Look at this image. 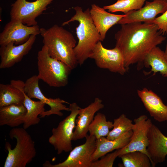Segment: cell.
Instances as JSON below:
<instances>
[{
    "instance_id": "cell-17",
    "label": "cell",
    "mask_w": 167,
    "mask_h": 167,
    "mask_svg": "<svg viewBox=\"0 0 167 167\" xmlns=\"http://www.w3.org/2000/svg\"><path fill=\"white\" fill-rule=\"evenodd\" d=\"M137 93L151 117L159 122H167V105L156 93L146 88L138 90Z\"/></svg>"
},
{
    "instance_id": "cell-16",
    "label": "cell",
    "mask_w": 167,
    "mask_h": 167,
    "mask_svg": "<svg viewBox=\"0 0 167 167\" xmlns=\"http://www.w3.org/2000/svg\"><path fill=\"white\" fill-rule=\"evenodd\" d=\"M104 107L102 100L96 97L86 107L80 108L75 119L72 140H77L86 137L89 126L94 119L95 113Z\"/></svg>"
},
{
    "instance_id": "cell-14",
    "label": "cell",
    "mask_w": 167,
    "mask_h": 167,
    "mask_svg": "<svg viewBox=\"0 0 167 167\" xmlns=\"http://www.w3.org/2000/svg\"><path fill=\"white\" fill-rule=\"evenodd\" d=\"M36 36L31 35L24 43L15 45L13 43L1 46L0 48L1 62L0 68L4 69L11 67L21 61L32 48Z\"/></svg>"
},
{
    "instance_id": "cell-15",
    "label": "cell",
    "mask_w": 167,
    "mask_h": 167,
    "mask_svg": "<svg viewBox=\"0 0 167 167\" xmlns=\"http://www.w3.org/2000/svg\"><path fill=\"white\" fill-rule=\"evenodd\" d=\"M149 143L147 150L152 167L164 162L167 155V137L152 124L148 135Z\"/></svg>"
},
{
    "instance_id": "cell-22",
    "label": "cell",
    "mask_w": 167,
    "mask_h": 167,
    "mask_svg": "<svg viewBox=\"0 0 167 167\" xmlns=\"http://www.w3.org/2000/svg\"><path fill=\"white\" fill-rule=\"evenodd\" d=\"M26 112L23 104H13L0 107V126L15 127L23 124Z\"/></svg>"
},
{
    "instance_id": "cell-30",
    "label": "cell",
    "mask_w": 167,
    "mask_h": 167,
    "mask_svg": "<svg viewBox=\"0 0 167 167\" xmlns=\"http://www.w3.org/2000/svg\"><path fill=\"white\" fill-rule=\"evenodd\" d=\"M167 35V30L166 32ZM164 53H165V57L167 60V44H166V48H165V51H164Z\"/></svg>"
},
{
    "instance_id": "cell-12",
    "label": "cell",
    "mask_w": 167,
    "mask_h": 167,
    "mask_svg": "<svg viewBox=\"0 0 167 167\" xmlns=\"http://www.w3.org/2000/svg\"><path fill=\"white\" fill-rule=\"evenodd\" d=\"M40 34V28L37 25L28 26L18 20H11L5 25L0 34V45L10 43L18 45L26 42L31 35Z\"/></svg>"
},
{
    "instance_id": "cell-18",
    "label": "cell",
    "mask_w": 167,
    "mask_h": 167,
    "mask_svg": "<svg viewBox=\"0 0 167 167\" xmlns=\"http://www.w3.org/2000/svg\"><path fill=\"white\" fill-rule=\"evenodd\" d=\"M90 14L93 22L99 32L101 41H103L108 31L125 16V14L117 15L107 11L95 4L91 6Z\"/></svg>"
},
{
    "instance_id": "cell-23",
    "label": "cell",
    "mask_w": 167,
    "mask_h": 167,
    "mask_svg": "<svg viewBox=\"0 0 167 167\" xmlns=\"http://www.w3.org/2000/svg\"><path fill=\"white\" fill-rule=\"evenodd\" d=\"M24 99L23 105L26 109L23 128L27 129L32 126L38 124L40 121L38 116L45 111V104L39 101H35L29 97L24 91Z\"/></svg>"
},
{
    "instance_id": "cell-27",
    "label": "cell",
    "mask_w": 167,
    "mask_h": 167,
    "mask_svg": "<svg viewBox=\"0 0 167 167\" xmlns=\"http://www.w3.org/2000/svg\"><path fill=\"white\" fill-rule=\"evenodd\" d=\"M146 0H121L112 5L105 6L103 8L109 12H121L124 14L128 12L141 8Z\"/></svg>"
},
{
    "instance_id": "cell-29",
    "label": "cell",
    "mask_w": 167,
    "mask_h": 167,
    "mask_svg": "<svg viewBox=\"0 0 167 167\" xmlns=\"http://www.w3.org/2000/svg\"><path fill=\"white\" fill-rule=\"evenodd\" d=\"M152 23L157 26L162 34L166 33L167 30V10L161 16L156 18Z\"/></svg>"
},
{
    "instance_id": "cell-24",
    "label": "cell",
    "mask_w": 167,
    "mask_h": 167,
    "mask_svg": "<svg viewBox=\"0 0 167 167\" xmlns=\"http://www.w3.org/2000/svg\"><path fill=\"white\" fill-rule=\"evenodd\" d=\"M113 127V122L107 121L105 115L98 113L94 116L93 119L88 128L90 135L95 136L96 139L101 137L107 136L110 130Z\"/></svg>"
},
{
    "instance_id": "cell-1",
    "label": "cell",
    "mask_w": 167,
    "mask_h": 167,
    "mask_svg": "<svg viewBox=\"0 0 167 167\" xmlns=\"http://www.w3.org/2000/svg\"><path fill=\"white\" fill-rule=\"evenodd\" d=\"M152 23L134 22L121 24L115 34V46L122 53L127 71L130 65L137 63L139 68L148 54L166 38Z\"/></svg>"
},
{
    "instance_id": "cell-26",
    "label": "cell",
    "mask_w": 167,
    "mask_h": 167,
    "mask_svg": "<svg viewBox=\"0 0 167 167\" xmlns=\"http://www.w3.org/2000/svg\"><path fill=\"white\" fill-rule=\"evenodd\" d=\"M113 129L110 131L106 138L110 140L117 139L126 133L132 130L134 124L124 113L115 119L113 123Z\"/></svg>"
},
{
    "instance_id": "cell-25",
    "label": "cell",
    "mask_w": 167,
    "mask_h": 167,
    "mask_svg": "<svg viewBox=\"0 0 167 167\" xmlns=\"http://www.w3.org/2000/svg\"><path fill=\"white\" fill-rule=\"evenodd\" d=\"M121 158L124 167H151L150 160L146 154L139 151L129 152L118 157Z\"/></svg>"
},
{
    "instance_id": "cell-11",
    "label": "cell",
    "mask_w": 167,
    "mask_h": 167,
    "mask_svg": "<svg viewBox=\"0 0 167 167\" xmlns=\"http://www.w3.org/2000/svg\"><path fill=\"white\" fill-rule=\"evenodd\" d=\"M39 80L37 75H36L28 79L24 82V90L30 98L37 99L50 107V109L43 111L40 115V117L44 118L52 114L62 117L63 113L61 111H70V108L64 104V103L69 104V102L59 98H48L44 95L39 85Z\"/></svg>"
},
{
    "instance_id": "cell-6",
    "label": "cell",
    "mask_w": 167,
    "mask_h": 167,
    "mask_svg": "<svg viewBox=\"0 0 167 167\" xmlns=\"http://www.w3.org/2000/svg\"><path fill=\"white\" fill-rule=\"evenodd\" d=\"M70 114L52 130L48 142L57 151L58 154L68 152L72 149V141L75 125V119L80 108L75 102L69 104Z\"/></svg>"
},
{
    "instance_id": "cell-13",
    "label": "cell",
    "mask_w": 167,
    "mask_h": 167,
    "mask_svg": "<svg viewBox=\"0 0 167 167\" xmlns=\"http://www.w3.org/2000/svg\"><path fill=\"white\" fill-rule=\"evenodd\" d=\"M167 10V0H153L145 2L140 9L130 11L125 14L118 24H122L134 22L152 23L156 16L163 14Z\"/></svg>"
},
{
    "instance_id": "cell-8",
    "label": "cell",
    "mask_w": 167,
    "mask_h": 167,
    "mask_svg": "<svg viewBox=\"0 0 167 167\" xmlns=\"http://www.w3.org/2000/svg\"><path fill=\"white\" fill-rule=\"evenodd\" d=\"M53 0H16L11 5V20H18L28 26L37 25V17L41 15Z\"/></svg>"
},
{
    "instance_id": "cell-21",
    "label": "cell",
    "mask_w": 167,
    "mask_h": 167,
    "mask_svg": "<svg viewBox=\"0 0 167 167\" xmlns=\"http://www.w3.org/2000/svg\"><path fill=\"white\" fill-rule=\"evenodd\" d=\"M144 66L151 67L149 72L144 73L146 75L153 72L152 75H154L157 72H159L162 76L167 77V60L164 51L158 47H155L148 54L138 70Z\"/></svg>"
},
{
    "instance_id": "cell-5",
    "label": "cell",
    "mask_w": 167,
    "mask_h": 167,
    "mask_svg": "<svg viewBox=\"0 0 167 167\" xmlns=\"http://www.w3.org/2000/svg\"><path fill=\"white\" fill-rule=\"evenodd\" d=\"M38 76L49 86L61 87L66 86L72 69L63 62L51 57L43 45L37 54Z\"/></svg>"
},
{
    "instance_id": "cell-4",
    "label": "cell",
    "mask_w": 167,
    "mask_h": 167,
    "mask_svg": "<svg viewBox=\"0 0 167 167\" xmlns=\"http://www.w3.org/2000/svg\"><path fill=\"white\" fill-rule=\"evenodd\" d=\"M11 139H15L16 143L12 149L10 143L6 142L5 148L8 152L4 167H25L36 156V150L34 141L24 128H15L9 133Z\"/></svg>"
},
{
    "instance_id": "cell-10",
    "label": "cell",
    "mask_w": 167,
    "mask_h": 167,
    "mask_svg": "<svg viewBox=\"0 0 167 167\" xmlns=\"http://www.w3.org/2000/svg\"><path fill=\"white\" fill-rule=\"evenodd\" d=\"M134 121L130 140L125 147L117 149L118 157L129 152L139 151L146 154L149 158L147 148L149 143L148 133L152 124L151 120L146 115H143L135 119Z\"/></svg>"
},
{
    "instance_id": "cell-3",
    "label": "cell",
    "mask_w": 167,
    "mask_h": 167,
    "mask_svg": "<svg viewBox=\"0 0 167 167\" xmlns=\"http://www.w3.org/2000/svg\"><path fill=\"white\" fill-rule=\"evenodd\" d=\"M75 14L69 20L64 22L62 26L76 21L79 25L76 28L78 43L74 51L78 64H83L88 58L97 43L101 41L100 36L91 17L90 9L83 11L79 6L74 7Z\"/></svg>"
},
{
    "instance_id": "cell-9",
    "label": "cell",
    "mask_w": 167,
    "mask_h": 167,
    "mask_svg": "<svg viewBox=\"0 0 167 167\" xmlns=\"http://www.w3.org/2000/svg\"><path fill=\"white\" fill-rule=\"evenodd\" d=\"M85 143L75 147L70 152L68 156L63 162L52 165L49 161L43 164L44 167H91V156L95 151L96 138L87 135Z\"/></svg>"
},
{
    "instance_id": "cell-19",
    "label": "cell",
    "mask_w": 167,
    "mask_h": 167,
    "mask_svg": "<svg viewBox=\"0 0 167 167\" xmlns=\"http://www.w3.org/2000/svg\"><path fill=\"white\" fill-rule=\"evenodd\" d=\"M24 82L12 80L9 84H0V107L11 105L23 104Z\"/></svg>"
},
{
    "instance_id": "cell-28",
    "label": "cell",
    "mask_w": 167,
    "mask_h": 167,
    "mask_svg": "<svg viewBox=\"0 0 167 167\" xmlns=\"http://www.w3.org/2000/svg\"><path fill=\"white\" fill-rule=\"evenodd\" d=\"M118 150L107 154L99 160L92 162L91 167H112L116 158L118 157Z\"/></svg>"
},
{
    "instance_id": "cell-20",
    "label": "cell",
    "mask_w": 167,
    "mask_h": 167,
    "mask_svg": "<svg viewBox=\"0 0 167 167\" xmlns=\"http://www.w3.org/2000/svg\"><path fill=\"white\" fill-rule=\"evenodd\" d=\"M132 133V131H130L113 140H109L105 137L96 139V149L91 156V161H96L109 152L125 147L129 142Z\"/></svg>"
},
{
    "instance_id": "cell-7",
    "label": "cell",
    "mask_w": 167,
    "mask_h": 167,
    "mask_svg": "<svg viewBox=\"0 0 167 167\" xmlns=\"http://www.w3.org/2000/svg\"><path fill=\"white\" fill-rule=\"evenodd\" d=\"M89 58L95 61L97 66L101 69L123 75L127 71L125 66L123 55L117 47L109 49L99 41L93 49Z\"/></svg>"
},
{
    "instance_id": "cell-31",
    "label": "cell",
    "mask_w": 167,
    "mask_h": 167,
    "mask_svg": "<svg viewBox=\"0 0 167 167\" xmlns=\"http://www.w3.org/2000/svg\"><path fill=\"white\" fill-rule=\"evenodd\" d=\"M119 0H117V1H119Z\"/></svg>"
},
{
    "instance_id": "cell-2",
    "label": "cell",
    "mask_w": 167,
    "mask_h": 167,
    "mask_svg": "<svg viewBox=\"0 0 167 167\" xmlns=\"http://www.w3.org/2000/svg\"><path fill=\"white\" fill-rule=\"evenodd\" d=\"M43 43L49 55L68 65L73 70L78 64L74 49L76 41L71 33L55 24L48 29L40 28Z\"/></svg>"
}]
</instances>
